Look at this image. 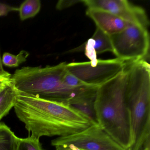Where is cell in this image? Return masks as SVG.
I'll return each mask as SVG.
<instances>
[{"instance_id":"44dd1931","label":"cell","mask_w":150,"mask_h":150,"mask_svg":"<svg viewBox=\"0 0 150 150\" xmlns=\"http://www.w3.org/2000/svg\"><path fill=\"white\" fill-rule=\"evenodd\" d=\"M55 147V150H81L73 144L58 145Z\"/></svg>"},{"instance_id":"603a6c76","label":"cell","mask_w":150,"mask_h":150,"mask_svg":"<svg viewBox=\"0 0 150 150\" xmlns=\"http://www.w3.org/2000/svg\"><path fill=\"white\" fill-rule=\"evenodd\" d=\"M11 78L0 77V86H6L11 84Z\"/></svg>"},{"instance_id":"277c9868","label":"cell","mask_w":150,"mask_h":150,"mask_svg":"<svg viewBox=\"0 0 150 150\" xmlns=\"http://www.w3.org/2000/svg\"><path fill=\"white\" fill-rule=\"evenodd\" d=\"M66 65L62 62L44 67H23L12 75V85L17 92L67 104L82 92L84 87H71L64 83Z\"/></svg>"},{"instance_id":"7402d4cb","label":"cell","mask_w":150,"mask_h":150,"mask_svg":"<svg viewBox=\"0 0 150 150\" xmlns=\"http://www.w3.org/2000/svg\"><path fill=\"white\" fill-rule=\"evenodd\" d=\"M12 74H10L8 72L4 70L2 66V60L0 56V77H5V78H11Z\"/></svg>"},{"instance_id":"7c38bea8","label":"cell","mask_w":150,"mask_h":150,"mask_svg":"<svg viewBox=\"0 0 150 150\" xmlns=\"http://www.w3.org/2000/svg\"><path fill=\"white\" fill-rule=\"evenodd\" d=\"M18 138L6 125L0 123V150H16Z\"/></svg>"},{"instance_id":"ac0fdd59","label":"cell","mask_w":150,"mask_h":150,"mask_svg":"<svg viewBox=\"0 0 150 150\" xmlns=\"http://www.w3.org/2000/svg\"><path fill=\"white\" fill-rule=\"evenodd\" d=\"M63 81L65 84L71 87H80L87 86L82 83L74 75L70 73L67 71V69L63 76Z\"/></svg>"},{"instance_id":"52a82bcc","label":"cell","mask_w":150,"mask_h":150,"mask_svg":"<svg viewBox=\"0 0 150 150\" xmlns=\"http://www.w3.org/2000/svg\"><path fill=\"white\" fill-rule=\"evenodd\" d=\"M52 145L73 144L81 150H127L119 145L99 125H91L73 134L59 137Z\"/></svg>"},{"instance_id":"8992f818","label":"cell","mask_w":150,"mask_h":150,"mask_svg":"<svg viewBox=\"0 0 150 150\" xmlns=\"http://www.w3.org/2000/svg\"><path fill=\"white\" fill-rule=\"evenodd\" d=\"M129 62L118 58L67 64V71L87 86L99 87L122 72Z\"/></svg>"},{"instance_id":"4fadbf2b","label":"cell","mask_w":150,"mask_h":150,"mask_svg":"<svg viewBox=\"0 0 150 150\" xmlns=\"http://www.w3.org/2000/svg\"><path fill=\"white\" fill-rule=\"evenodd\" d=\"M91 38L94 42V47L96 54L107 52H113V47L110 36L98 28H96Z\"/></svg>"},{"instance_id":"5bb4252c","label":"cell","mask_w":150,"mask_h":150,"mask_svg":"<svg viewBox=\"0 0 150 150\" xmlns=\"http://www.w3.org/2000/svg\"><path fill=\"white\" fill-rule=\"evenodd\" d=\"M41 8L39 0H26L18 8L20 19L23 21L34 17L39 13Z\"/></svg>"},{"instance_id":"ffe728a7","label":"cell","mask_w":150,"mask_h":150,"mask_svg":"<svg viewBox=\"0 0 150 150\" xmlns=\"http://www.w3.org/2000/svg\"><path fill=\"white\" fill-rule=\"evenodd\" d=\"M14 11H18V8L11 6L0 2V16H6L10 12Z\"/></svg>"},{"instance_id":"9a60e30c","label":"cell","mask_w":150,"mask_h":150,"mask_svg":"<svg viewBox=\"0 0 150 150\" xmlns=\"http://www.w3.org/2000/svg\"><path fill=\"white\" fill-rule=\"evenodd\" d=\"M29 53L25 50L21 51L17 55H14L9 52L3 54L2 63L6 66L16 67L27 60Z\"/></svg>"},{"instance_id":"3957f363","label":"cell","mask_w":150,"mask_h":150,"mask_svg":"<svg viewBox=\"0 0 150 150\" xmlns=\"http://www.w3.org/2000/svg\"><path fill=\"white\" fill-rule=\"evenodd\" d=\"M125 96L132 135L127 150H140L150 138V66L146 60L129 64Z\"/></svg>"},{"instance_id":"9c48e42d","label":"cell","mask_w":150,"mask_h":150,"mask_svg":"<svg viewBox=\"0 0 150 150\" xmlns=\"http://www.w3.org/2000/svg\"><path fill=\"white\" fill-rule=\"evenodd\" d=\"M86 14L93 21L97 28L110 36L119 33L133 24L101 9L88 8Z\"/></svg>"},{"instance_id":"d6986e66","label":"cell","mask_w":150,"mask_h":150,"mask_svg":"<svg viewBox=\"0 0 150 150\" xmlns=\"http://www.w3.org/2000/svg\"><path fill=\"white\" fill-rule=\"evenodd\" d=\"M82 1L83 0H60L57 3L56 8L58 10H64Z\"/></svg>"},{"instance_id":"2e32d148","label":"cell","mask_w":150,"mask_h":150,"mask_svg":"<svg viewBox=\"0 0 150 150\" xmlns=\"http://www.w3.org/2000/svg\"><path fill=\"white\" fill-rule=\"evenodd\" d=\"M16 150H43L39 139L31 136L25 138L18 137Z\"/></svg>"},{"instance_id":"7a4b0ae2","label":"cell","mask_w":150,"mask_h":150,"mask_svg":"<svg viewBox=\"0 0 150 150\" xmlns=\"http://www.w3.org/2000/svg\"><path fill=\"white\" fill-rule=\"evenodd\" d=\"M128 65L119 75L98 88L95 102L98 125L127 150L132 143L130 121L125 96Z\"/></svg>"},{"instance_id":"cb8c5ba5","label":"cell","mask_w":150,"mask_h":150,"mask_svg":"<svg viewBox=\"0 0 150 150\" xmlns=\"http://www.w3.org/2000/svg\"><path fill=\"white\" fill-rule=\"evenodd\" d=\"M140 150H150V138L146 141L143 147Z\"/></svg>"},{"instance_id":"e0dca14e","label":"cell","mask_w":150,"mask_h":150,"mask_svg":"<svg viewBox=\"0 0 150 150\" xmlns=\"http://www.w3.org/2000/svg\"><path fill=\"white\" fill-rule=\"evenodd\" d=\"M85 54L90 60V63L94 65L97 63V54L94 47V42L92 38H89L85 44Z\"/></svg>"},{"instance_id":"8fae6325","label":"cell","mask_w":150,"mask_h":150,"mask_svg":"<svg viewBox=\"0 0 150 150\" xmlns=\"http://www.w3.org/2000/svg\"><path fill=\"white\" fill-rule=\"evenodd\" d=\"M16 95L17 91L12 83L0 92V121L13 108Z\"/></svg>"},{"instance_id":"d4e9b609","label":"cell","mask_w":150,"mask_h":150,"mask_svg":"<svg viewBox=\"0 0 150 150\" xmlns=\"http://www.w3.org/2000/svg\"><path fill=\"white\" fill-rule=\"evenodd\" d=\"M10 85V84H9ZM8 85H6V86H0V92H1L7 86H8Z\"/></svg>"},{"instance_id":"30bf717a","label":"cell","mask_w":150,"mask_h":150,"mask_svg":"<svg viewBox=\"0 0 150 150\" xmlns=\"http://www.w3.org/2000/svg\"><path fill=\"white\" fill-rule=\"evenodd\" d=\"M98 88H89L67 103V105L87 118L91 124L95 125H99L95 110V102Z\"/></svg>"},{"instance_id":"ba28073f","label":"cell","mask_w":150,"mask_h":150,"mask_svg":"<svg viewBox=\"0 0 150 150\" xmlns=\"http://www.w3.org/2000/svg\"><path fill=\"white\" fill-rule=\"evenodd\" d=\"M88 8L111 13L133 24L148 28L149 21L144 9L127 0H83Z\"/></svg>"},{"instance_id":"6da1fadb","label":"cell","mask_w":150,"mask_h":150,"mask_svg":"<svg viewBox=\"0 0 150 150\" xmlns=\"http://www.w3.org/2000/svg\"><path fill=\"white\" fill-rule=\"evenodd\" d=\"M18 118L31 137L67 136L91 125L79 111L64 103L17 92L14 106Z\"/></svg>"},{"instance_id":"5b68a950","label":"cell","mask_w":150,"mask_h":150,"mask_svg":"<svg viewBox=\"0 0 150 150\" xmlns=\"http://www.w3.org/2000/svg\"><path fill=\"white\" fill-rule=\"evenodd\" d=\"M110 38L117 58L132 62L144 59L148 53L150 36L145 27L132 24Z\"/></svg>"}]
</instances>
